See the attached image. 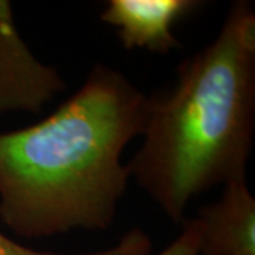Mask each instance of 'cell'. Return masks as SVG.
I'll return each instance as SVG.
<instances>
[{"instance_id":"1","label":"cell","mask_w":255,"mask_h":255,"mask_svg":"<svg viewBox=\"0 0 255 255\" xmlns=\"http://www.w3.org/2000/svg\"><path fill=\"white\" fill-rule=\"evenodd\" d=\"M146 107L125 74L95 64L51 115L0 132V221L28 240L110 228L130 180L121 156Z\"/></svg>"},{"instance_id":"2","label":"cell","mask_w":255,"mask_h":255,"mask_svg":"<svg viewBox=\"0 0 255 255\" xmlns=\"http://www.w3.org/2000/svg\"><path fill=\"white\" fill-rule=\"evenodd\" d=\"M255 133V11L234 1L217 37L179 64L169 88L147 95L130 179L174 224L193 197L247 180Z\"/></svg>"},{"instance_id":"3","label":"cell","mask_w":255,"mask_h":255,"mask_svg":"<svg viewBox=\"0 0 255 255\" xmlns=\"http://www.w3.org/2000/svg\"><path fill=\"white\" fill-rule=\"evenodd\" d=\"M65 87L55 68L33 57L18 36L10 3L0 0V115L10 111L40 112Z\"/></svg>"},{"instance_id":"4","label":"cell","mask_w":255,"mask_h":255,"mask_svg":"<svg viewBox=\"0 0 255 255\" xmlns=\"http://www.w3.org/2000/svg\"><path fill=\"white\" fill-rule=\"evenodd\" d=\"M199 6L201 1L194 0H110L100 18L115 27L127 50L167 54L182 47L174 23Z\"/></svg>"},{"instance_id":"5","label":"cell","mask_w":255,"mask_h":255,"mask_svg":"<svg viewBox=\"0 0 255 255\" xmlns=\"http://www.w3.org/2000/svg\"><path fill=\"white\" fill-rule=\"evenodd\" d=\"M217 201L197 213L199 255H255V197L247 180L223 186Z\"/></svg>"},{"instance_id":"6","label":"cell","mask_w":255,"mask_h":255,"mask_svg":"<svg viewBox=\"0 0 255 255\" xmlns=\"http://www.w3.org/2000/svg\"><path fill=\"white\" fill-rule=\"evenodd\" d=\"M152 250V241L142 230H132L121 238L118 244L102 251L82 253V254H54L47 251H38L34 248L18 244L0 231V255H149Z\"/></svg>"},{"instance_id":"7","label":"cell","mask_w":255,"mask_h":255,"mask_svg":"<svg viewBox=\"0 0 255 255\" xmlns=\"http://www.w3.org/2000/svg\"><path fill=\"white\" fill-rule=\"evenodd\" d=\"M200 228L196 219L184 220L182 231L169 246L156 255H199Z\"/></svg>"}]
</instances>
